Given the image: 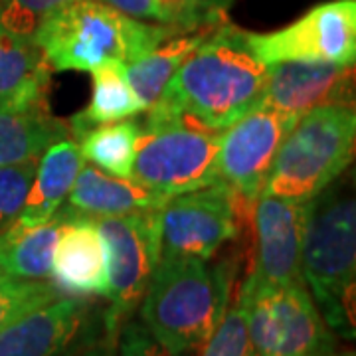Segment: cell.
Instances as JSON below:
<instances>
[{
	"label": "cell",
	"mask_w": 356,
	"mask_h": 356,
	"mask_svg": "<svg viewBox=\"0 0 356 356\" xmlns=\"http://www.w3.org/2000/svg\"><path fill=\"white\" fill-rule=\"evenodd\" d=\"M297 117L257 103L222 131L218 149V182L236 194L243 208L254 206L267 175Z\"/></svg>",
	"instance_id": "cell-10"
},
{
	"label": "cell",
	"mask_w": 356,
	"mask_h": 356,
	"mask_svg": "<svg viewBox=\"0 0 356 356\" xmlns=\"http://www.w3.org/2000/svg\"><path fill=\"white\" fill-rule=\"evenodd\" d=\"M105 2L137 20H153L156 24H166L175 28L170 14L166 13L156 0H105Z\"/></svg>",
	"instance_id": "cell-29"
},
{
	"label": "cell",
	"mask_w": 356,
	"mask_h": 356,
	"mask_svg": "<svg viewBox=\"0 0 356 356\" xmlns=\"http://www.w3.org/2000/svg\"><path fill=\"white\" fill-rule=\"evenodd\" d=\"M159 210L121 216H93L107 257V337L117 341L121 327L140 305L153 271L161 259Z\"/></svg>",
	"instance_id": "cell-7"
},
{
	"label": "cell",
	"mask_w": 356,
	"mask_h": 356,
	"mask_svg": "<svg viewBox=\"0 0 356 356\" xmlns=\"http://www.w3.org/2000/svg\"><path fill=\"white\" fill-rule=\"evenodd\" d=\"M51 277L60 291L107 295V257L95 218L74 210L54 248Z\"/></svg>",
	"instance_id": "cell-14"
},
{
	"label": "cell",
	"mask_w": 356,
	"mask_h": 356,
	"mask_svg": "<svg viewBox=\"0 0 356 356\" xmlns=\"http://www.w3.org/2000/svg\"><path fill=\"white\" fill-rule=\"evenodd\" d=\"M140 137V123L133 119H121L89 129L81 137L79 151L83 161L102 168L113 177L129 178L137 154Z\"/></svg>",
	"instance_id": "cell-23"
},
{
	"label": "cell",
	"mask_w": 356,
	"mask_h": 356,
	"mask_svg": "<svg viewBox=\"0 0 356 356\" xmlns=\"http://www.w3.org/2000/svg\"><path fill=\"white\" fill-rule=\"evenodd\" d=\"M91 102L67 123L74 140H79L89 129L135 117L145 111L127 79V64L123 60H105L91 70Z\"/></svg>",
	"instance_id": "cell-20"
},
{
	"label": "cell",
	"mask_w": 356,
	"mask_h": 356,
	"mask_svg": "<svg viewBox=\"0 0 356 356\" xmlns=\"http://www.w3.org/2000/svg\"><path fill=\"white\" fill-rule=\"evenodd\" d=\"M301 273L329 329L355 339L356 204L341 177L307 202Z\"/></svg>",
	"instance_id": "cell-3"
},
{
	"label": "cell",
	"mask_w": 356,
	"mask_h": 356,
	"mask_svg": "<svg viewBox=\"0 0 356 356\" xmlns=\"http://www.w3.org/2000/svg\"><path fill=\"white\" fill-rule=\"evenodd\" d=\"M198 353V356H257L248 331V303L240 293Z\"/></svg>",
	"instance_id": "cell-25"
},
{
	"label": "cell",
	"mask_w": 356,
	"mask_h": 356,
	"mask_svg": "<svg viewBox=\"0 0 356 356\" xmlns=\"http://www.w3.org/2000/svg\"><path fill=\"white\" fill-rule=\"evenodd\" d=\"M58 297H62V291L56 283L16 280L0 271V329Z\"/></svg>",
	"instance_id": "cell-24"
},
{
	"label": "cell",
	"mask_w": 356,
	"mask_h": 356,
	"mask_svg": "<svg viewBox=\"0 0 356 356\" xmlns=\"http://www.w3.org/2000/svg\"><path fill=\"white\" fill-rule=\"evenodd\" d=\"M273 317V356H321L337 353L334 332L307 289L293 283L267 289Z\"/></svg>",
	"instance_id": "cell-15"
},
{
	"label": "cell",
	"mask_w": 356,
	"mask_h": 356,
	"mask_svg": "<svg viewBox=\"0 0 356 356\" xmlns=\"http://www.w3.org/2000/svg\"><path fill=\"white\" fill-rule=\"evenodd\" d=\"M119 356H170L156 343L147 327L137 321H127L119 331Z\"/></svg>",
	"instance_id": "cell-28"
},
{
	"label": "cell",
	"mask_w": 356,
	"mask_h": 356,
	"mask_svg": "<svg viewBox=\"0 0 356 356\" xmlns=\"http://www.w3.org/2000/svg\"><path fill=\"white\" fill-rule=\"evenodd\" d=\"M353 64L280 62L269 65L259 103L299 119L325 105H353Z\"/></svg>",
	"instance_id": "cell-12"
},
{
	"label": "cell",
	"mask_w": 356,
	"mask_h": 356,
	"mask_svg": "<svg viewBox=\"0 0 356 356\" xmlns=\"http://www.w3.org/2000/svg\"><path fill=\"white\" fill-rule=\"evenodd\" d=\"M81 166L83 156L77 140L64 137L51 143L40 154L30 191L26 194L24 206L16 222L32 226L50 220L67 198Z\"/></svg>",
	"instance_id": "cell-19"
},
{
	"label": "cell",
	"mask_w": 356,
	"mask_h": 356,
	"mask_svg": "<svg viewBox=\"0 0 356 356\" xmlns=\"http://www.w3.org/2000/svg\"><path fill=\"white\" fill-rule=\"evenodd\" d=\"M72 0H0V24L18 36L32 38L40 22Z\"/></svg>",
	"instance_id": "cell-27"
},
{
	"label": "cell",
	"mask_w": 356,
	"mask_h": 356,
	"mask_svg": "<svg viewBox=\"0 0 356 356\" xmlns=\"http://www.w3.org/2000/svg\"><path fill=\"white\" fill-rule=\"evenodd\" d=\"M175 34L117 10L105 0H72L51 10L32 40L56 72H91L105 60L135 62Z\"/></svg>",
	"instance_id": "cell-4"
},
{
	"label": "cell",
	"mask_w": 356,
	"mask_h": 356,
	"mask_svg": "<svg viewBox=\"0 0 356 356\" xmlns=\"http://www.w3.org/2000/svg\"><path fill=\"white\" fill-rule=\"evenodd\" d=\"M115 346H117V341L105 337L103 341H99L97 344H93V346H89L86 350H81L77 356H117Z\"/></svg>",
	"instance_id": "cell-31"
},
{
	"label": "cell",
	"mask_w": 356,
	"mask_h": 356,
	"mask_svg": "<svg viewBox=\"0 0 356 356\" xmlns=\"http://www.w3.org/2000/svg\"><path fill=\"white\" fill-rule=\"evenodd\" d=\"M248 40L266 65L280 62L355 64L356 0L323 2L281 30L269 34L248 32Z\"/></svg>",
	"instance_id": "cell-9"
},
{
	"label": "cell",
	"mask_w": 356,
	"mask_h": 356,
	"mask_svg": "<svg viewBox=\"0 0 356 356\" xmlns=\"http://www.w3.org/2000/svg\"><path fill=\"white\" fill-rule=\"evenodd\" d=\"M70 135L67 123L46 105L26 111H0V168L38 161L51 143Z\"/></svg>",
	"instance_id": "cell-21"
},
{
	"label": "cell",
	"mask_w": 356,
	"mask_h": 356,
	"mask_svg": "<svg viewBox=\"0 0 356 356\" xmlns=\"http://www.w3.org/2000/svg\"><path fill=\"white\" fill-rule=\"evenodd\" d=\"M238 208L243 206L222 182L170 196L159 214L161 257L212 259L238 236Z\"/></svg>",
	"instance_id": "cell-8"
},
{
	"label": "cell",
	"mask_w": 356,
	"mask_h": 356,
	"mask_svg": "<svg viewBox=\"0 0 356 356\" xmlns=\"http://www.w3.org/2000/svg\"><path fill=\"white\" fill-rule=\"evenodd\" d=\"M266 65L248 32L220 22L208 32L151 105L196 127L224 131L255 107L266 88Z\"/></svg>",
	"instance_id": "cell-1"
},
{
	"label": "cell",
	"mask_w": 356,
	"mask_h": 356,
	"mask_svg": "<svg viewBox=\"0 0 356 356\" xmlns=\"http://www.w3.org/2000/svg\"><path fill=\"white\" fill-rule=\"evenodd\" d=\"M321 356H348V355H339V353H331V355H321Z\"/></svg>",
	"instance_id": "cell-32"
},
{
	"label": "cell",
	"mask_w": 356,
	"mask_h": 356,
	"mask_svg": "<svg viewBox=\"0 0 356 356\" xmlns=\"http://www.w3.org/2000/svg\"><path fill=\"white\" fill-rule=\"evenodd\" d=\"M307 202L267 194L257 196L254 269L243 281V289H280L293 283H305L301 273V243Z\"/></svg>",
	"instance_id": "cell-11"
},
{
	"label": "cell",
	"mask_w": 356,
	"mask_h": 356,
	"mask_svg": "<svg viewBox=\"0 0 356 356\" xmlns=\"http://www.w3.org/2000/svg\"><path fill=\"white\" fill-rule=\"evenodd\" d=\"M88 321V305L58 297L0 329V356H60L76 343Z\"/></svg>",
	"instance_id": "cell-13"
},
{
	"label": "cell",
	"mask_w": 356,
	"mask_h": 356,
	"mask_svg": "<svg viewBox=\"0 0 356 356\" xmlns=\"http://www.w3.org/2000/svg\"><path fill=\"white\" fill-rule=\"evenodd\" d=\"M191 2V16L192 24L196 26H208L212 22H222V13L224 6L229 0H188Z\"/></svg>",
	"instance_id": "cell-30"
},
{
	"label": "cell",
	"mask_w": 356,
	"mask_h": 356,
	"mask_svg": "<svg viewBox=\"0 0 356 356\" xmlns=\"http://www.w3.org/2000/svg\"><path fill=\"white\" fill-rule=\"evenodd\" d=\"M220 137L222 131L196 127L149 107L131 178L168 198L210 186L218 182Z\"/></svg>",
	"instance_id": "cell-6"
},
{
	"label": "cell",
	"mask_w": 356,
	"mask_h": 356,
	"mask_svg": "<svg viewBox=\"0 0 356 356\" xmlns=\"http://www.w3.org/2000/svg\"><path fill=\"white\" fill-rule=\"evenodd\" d=\"M208 32L168 38L156 48L127 64V79L139 102L149 109L163 93L180 64L191 56Z\"/></svg>",
	"instance_id": "cell-22"
},
{
	"label": "cell",
	"mask_w": 356,
	"mask_h": 356,
	"mask_svg": "<svg viewBox=\"0 0 356 356\" xmlns=\"http://www.w3.org/2000/svg\"><path fill=\"white\" fill-rule=\"evenodd\" d=\"M355 145L353 105H325L307 111L280 147L261 194L297 202L315 198L350 166Z\"/></svg>",
	"instance_id": "cell-5"
},
{
	"label": "cell",
	"mask_w": 356,
	"mask_h": 356,
	"mask_svg": "<svg viewBox=\"0 0 356 356\" xmlns=\"http://www.w3.org/2000/svg\"><path fill=\"white\" fill-rule=\"evenodd\" d=\"M36 163L38 161H26L0 168V232L8 228L20 214L36 172Z\"/></svg>",
	"instance_id": "cell-26"
},
{
	"label": "cell",
	"mask_w": 356,
	"mask_h": 356,
	"mask_svg": "<svg viewBox=\"0 0 356 356\" xmlns=\"http://www.w3.org/2000/svg\"><path fill=\"white\" fill-rule=\"evenodd\" d=\"M51 67L32 38L0 24V111L46 105Z\"/></svg>",
	"instance_id": "cell-16"
},
{
	"label": "cell",
	"mask_w": 356,
	"mask_h": 356,
	"mask_svg": "<svg viewBox=\"0 0 356 356\" xmlns=\"http://www.w3.org/2000/svg\"><path fill=\"white\" fill-rule=\"evenodd\" d=\"M72 214L74 210L67 206L42 224L30 226L14 220L8 228L0 232V271L26 281H46L51 277L54 248Z\"/></svg>",
	"instance_id": "cell-18"
},
{
	"label": "cell",
	"mask_w": 356,
	"mask_h": 356,
	"mask_svg": "<svg viewBox=\"0 0 356 356\" xmlns=\"http://www.w3.org/2000/svg\"><path fill=\"white\" fill-rule=\"evenodd\" d=\"M70 208L88 216H121L131 212L159 210L168 196L153 191L135 178L113 177L93 165L81 166L72 191Z\"/></svg>",
	"instance_id": "cell-17"
},
{
	"label": "cell",
	"mask_w": 356,
	"mask_h": 356,
	"mask_svg": "<svg viewBox=\"0 0 356 356\" xmlns=\"http://www.w3.org/2000/svg\"><path fill=\"white\" fill-rule=\"evenodd\" d=\"M232 280L226 261L161 257L140 301L143 325L170 356L198 353L228 309Z\"/></svg>",
	"instance_id": "cell-2"
}]
</instances>
